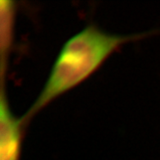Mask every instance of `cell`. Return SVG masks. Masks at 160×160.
I'll list each match as a JSON object with an SVG mask.
<instances>
[{
	"label": "cell",
	"mask_w": 160,
	"mask_h": 160,
	"mask_svg": "<svg viewBox=\"0 0 160 160\" xmlns=\"http://www.w3.org/2000/svg\"><path fill=\"white\" fill-rule=\"evenodd\" d=\"M141 36L110 34L95 25L72 36L61 48L39 95L21 118L24 123L88 79L118 48Z\"/></svg>",
	"instance_id": "obj_1"
},
{
	"label": "cell",
	"mask_w": 160,
	"mask_h": 160,
	"mask_svg": "<svg viewBox=\"0 0 160 160\" xmlns=\"http://www.w3.org/2000/svg\"><path fill=\"white\" fill-rule=\"evenodd\" d=\"M22 118L14 115L2 82L0 95V160H20Z\"/></svg>",
	"instance_id": "obj_2"
},
{
	"label": "cell",
	"mask_w": 160,
	"mask_h": 160,
	"mask_svg": "<svg viewBox=\"0 0 160 160\" xmlns=\"http://www.w3.org/2000/svg\"><path fill=\"white\" fill-rule=\"evenodd\" d=\"M1 12V70L4 67V61L7 59L13 36V23L15 15L14 2L2 0L0 2Z\"/></svg>",
	"instance_id": "obj_3"
}]
</instances>
